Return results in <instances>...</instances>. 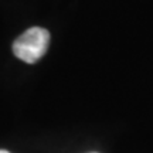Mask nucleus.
Returning <instances> with one entry per match:
<instances>
[{"label": "nucleus", "instance_id": "f257e3e1", "mask_svg": "<svg viewBox=\"0 0 153 153\" xmlns=\"http://www.w3.org/2000/svg\"><path fill=\"white\" fill-rule=\"evenodd\" d=\"M50 33L43 27H31L26 30L13 43V54L27 64L37 62L48 48Z\"/></svg>", "mask_w": 153, "mask_h": 153}, {"label": "nucleus", "instance_id": "f03ea898", "mask_svg": "<svg viewBox=\"0 0 153 153\" xmlns=\"http://www.w3.org/2000/svg\"><path fill=\"white\" fill-rule=\"evenodd\" d=\"M0 153H10V152H7V150H0Z\"/></svg>", "mask_w": 153, "mask_h": 153}]
</instances>
